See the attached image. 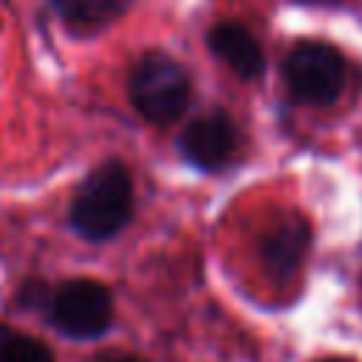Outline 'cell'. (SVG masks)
<instances>
[{
    "mask_svg": "<svg viewBox=\"0 0 362 362\" xmlns=\"http://www.w3.org/2000/svg\"><path fill=\"white\" fill-rule=\"evenodd\" d=\"M133 215V181L122 161L110 158L90 170L74 192L71 226L85 240H110Z\"/></svg>",
    "mask_w": 362,
    "mask_h": 362,
    "instance_id": "cell-1",
    "label": "cell"
},
{
    "mask_svg": "<svg viewBox=\"0 0 362 362\" xmlns=\"http://www.w3.org/2000/svg\"><path fill=\"white\" fill-rule=\"evenodd\" d=\"M130 102L153 124L175 122L189 105V76L181 62L161 51L144 54L130 71Z\"/></svg>",
    "mask_w": 362,
    "mask_h": 362,
    "instance_id": "cell-2",
    "label": "cell"
},
{
    "mask_svg": "<svg viewBox=\"0 0 362 362\" xmlns=\"http://www.w3.org/2000/svg\"><path fill=\"white\" fill-rule=\"evenodd\" d=\"M283 79L297 102L325 107L342 93L345 62L328 42H300L283 59Z\"/></svg>",
    "mask_w": 362,
    "mask_h": 362,
    "instance_id": "cell-3",
    "label": "cell"
},
{
    "mask_svg": "<svg viewBox=\"0 0 362 362\" xmlns=\"http://www.w3.org/2000/svg\"><path fill=\"white\" fill-rule=\"evenodd\" d=\"M51 320L54 325L74 339H96L113 322V297L107 286L79 277L62 283L51 294Z\"/></svg>",
    "mask_w": 362,
    "mask_h": 362,
    "instance_id": "cell-4",
    "label": "cell"
},
{
    "mask_svg": "<svg viewBox=\"0 0 362 362\" xmlns=\"http://www.w3.org/2000/svg\"><path fill=\"white\" fill-rule=\"evenodd\" d=\"M235 147H238V130L223 110L189 122L178 141L181 156L201 170H221L235 156Z\"/></svg>",
    "mask_w": 362,
    "mask_h": 362,
    "instance_id": "cell-5",
    "label": "cell"
},
{
    "mask_svg": "<svg viewBox=\"0 0 362 362\" xmlns=\"http://www.w3.org/2000/svg\"><path fill=\"white\" fill-rule=\"evenodd\" d=\"M308 223L297 215H288L266 229V235L260 238V260L277 283L288 280L300 269L308 249Z\"/></svg>",
    "mask_w": 362,
    "mask_h": 362,
    "instance_id": "cell-6",
    "label": "cell"
},
{
    "mask_svg": "<svg viewBox=\"0 0 362 362\" xmlns=\"http://www.w3.org/2000/svg\"><path fill=\"white\" fill-rule=\"evenodd\" d=\"M206 42H209L212 54L243 79H255L266 71V57H263L260 42L255 40V34L246 25H240L235 20L218 23L206 34Z\"/></svg>",
    "mask_w": 362,
    "mask_h": 362,
    "instance_id": "cell-7",
    "label": "cell"
},
{
    "mask_svg": "<svg viewBox=\"0 0 362 362\" xmlns=\"http://www.w3.org/2000/svg\"><path fill=\"white\" fill-rule=\"evenodd\" d=\"M62 23L76 34H93L127 11L133 0H51Z\"/></svg>",
    "mask_w": 362,
    "mask_h": 362,
    "instance_id": "cell-8",
    "label": "cell"
},
{
    "mask_svg": "<svg viewBox=\"0 0 362 362\" xmlns=\"http://www.w3.org/2000/svg\"><path fill=\"white\" fill-rule=\"evenodd\" d=\"M0 362H54V356L40 339L0 325Z\"/></svg>",
    "mask_w": 362,
    "mask_h": 362,
    "instance_id": "cell-9",
    "label": "cell"
},
{
    "mask_svg": "<svg viewBox=\"0 0 362 362\" xmlns=\"http://www.w3.org/2000/svg\"><path fill=\"white\" fill-rule=\"evenodd\" d=\"M102 362H139V359H133V356H107Z\"/></svg>",
    "mask_w": 362,
    "mask_h": 362,
    "instance_id": "cell-10",
    "label": "cell"
},
{
    "mask_svg": "<svg viewBox=\"0 0 362 362\" xmlns=\"http://www.w3.org/2000/svg\"><path fill=\"white\" fill-rule=\"evenodd\" d=\"M303 3H337V0H303Z\"/></svg>",
    "mask_w": 362,
    "mask_h": 362,
    "instance_id": "cell-11",
    "label": "cell"
},
{
    "mask_svg": "<svg viewBox=\"0 0 362 362\" xmlns=\"http://www.w3.org/2000/svg\"><path fill=\"white\" fill-rule=\"evenodd\" d=\"M320 362H345V359H320Z\"/></svg>",
    "mask_w": 362,
    "mask_h": 362,
    "instance_id": "cell-12",
    "label": "cell"
}]
</instances>
